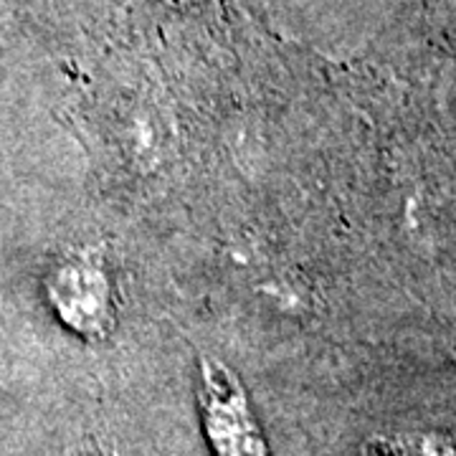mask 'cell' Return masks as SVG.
Masks as SVG:
<instances>
[{
    "label": "cell",
    "instance_id": "1",
    "mask_svg": "<svg viewBox=\"0 0 456 456\" xmlns=\"http://www.w3.org/2000/svg\"><path fill=\"white\" fill-rule=\"evenodd\" d=\"M198 408L213 456H269L241 378L213 355L198 362Z\"/></svg>",
    "mask_w": 456,
    "mask_h": 456
},
{
    "label": "cell",
    "instance_id": "4",
    "mask_svg": "<svg viewBox=\"0 0 456 456\" xmlns=\"http://www.w3.org/2000/svg\"><path fill=\"white\" fill-rule=\"evenodd\" d=\"M79 456H94V454H79Z\"/></svg>",
    "mask_w": 456,
    "mask_h": 456
},
{
    "label": "cell",
    "instance_id": "3",
    "mask_svg": "<svg viewBox=\"0 0 456 456\" xmlns=\"http://www.w3.org/2000/svg\"><path fill=\"white\" fill-rule=\"evenodd\" d=\"M360 456H456V441L436 428L378 431L362 441Z\"/></svg>",
    "mask_w": 456,
    "mask_h": 456
},
{
    "label": "cell",
    "instance_id": "2",
    "mask_svg": "<svg viewBox=\"0 0 456 456\" xmlns=\"http://www.w3.org/2000/svg\"><path fill=\"white\" fill-rule=\"evenodd\" d=\"M53 314L84 340H104L114 325L112 284L99 261L71 256L59 261L44 281Z\"/></svg>",
    "mask_w": 456,
    "mask_h": 456
}]
</instances>
